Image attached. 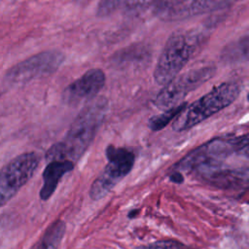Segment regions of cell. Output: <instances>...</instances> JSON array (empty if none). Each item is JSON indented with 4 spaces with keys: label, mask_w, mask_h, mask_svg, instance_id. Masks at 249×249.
Here are the masks:
<instances>
[{
    "label": "cell",
    "mask_w": 249,
    "mask_h": 249,
    "mask_svg": "<svg viewBox=\"0 0 249 249\" xmlns=\"http://www.w3.org/2000/svg\"><path fill=\"white\" fill-rule=\"evenodd\" d=\"M169 179H170V181H172L173 183H176V184H181L184 181V177H183L182 173L180 171H176V170H173L171 172V174L169 175Z\"/></svg>",
    "instance_id": "e0dca14e"
},
{
    "label": "cell",
    "mask_w": 249,
    "mask_h": 249,
    "mask_svg": "<svg viewBox=\"0 0 249 249\" xmlns=\"http://www.w3.org/2000/svg\"><path fill=\"white\" fill-rule=\"evenodd\" d=\"M64 61V54L58 51H45L34 54L7 70L3 85L13 89L29 83L32 80L53 74Z\"/></svg>",
    "instance_id": "277c9868"
},
{
    "label": "cell",
    "mask_w": 249,
    "mask_h": 249,
    "mask_svg": "<svg viewBox=\"0 0 249 249\" xmlns=\"http://www.w3.org/2000/svg\"><path fill=\"white\" fill-rule=\"evenodd\" d=\"M247 100L249 101V92H248V94H247Z\"/></svg>",
    "instance_id": "603a6c76"
},
{
    "label": "cell",
    "mask_w": 249,
    "mask_h": 249,
    "mask_svg": "<svg viewBox=\"0 0 249 249\" xmlns=\"http://www.w3.org/2000/svg\"><path fill=\"white\" fill-rule=\"evenodd\" d=\"M105 80V74L101 69H89L64 89L62 101L68 106L90 102L104 87Z\"/></svg>",
    "instance_id": "30bf717a"
},
{
    "label": "cell",
    "mask_w": 249,
    "mask_h": 249,
    "mask_svg": "<svg viewBox=\"0 0 249 249\" xmlns=\"http://www.w3.org/2000/svg\"><path fill=\"white\" fill-rule=\"evenodd\" d=\"M245 174H246V175H247V176H248V177H249V169H248V170H246V172H245Z\"/></svg>",
    "instance_id": "7402d4cb"
},
{
    "label": "cell",
    "mask_w": 249,
    "mask_h": 249,
    "mask_svg": "<svg viewBox=\"0 0 249 249\" xmlns=\"http://www.w3.org/2000/svg\"><path fill=\"white\" fill-rule=\"evenodd\" d=\"M108 107V101L104 97L89 102L75 118L63 140L47 151L46 160L77 161L93 141L107 115Z\"/></svg>",
    "instance_id": "6da1fadb"
},
{
    "label": "cell",
    "mask_w": 249,
    "mask_h": 249,
    "mask_svg": "<svg viewBox=\"0 0 249 249\" xmlns=\"http://www.w3.org/2000/svg\"><path fill=\"white\" fill-rule=\"evenodd\" d=\"M215 71L216 68L213 65L201 64L179 74L159 91L155 98L156 107L165 111L181 104L188 93L212 78Z\"/></svg>",
    "instance_id": "5b68a950"
},
{
    "label": "cell",
    "mask_w": 249,
    "mask_h": 249,
    "mask_svg": "<svg viewBox=\"0 0 249 249\" xmlns=\"http://www.w3.org/2000/svg\"><path fill=\"white\" fill-rule=\"evenodd\" d=\"M134 249H186V246L176 240H160L150 244L141 245Z\"/></svg>",
    "instance_id": "2e32d148"
},
{
    "label": "cell",
    "mask_w": 249,
    "mask_h": 249,
    "mask_svg": "<svg viewBox=\"0 0 249 249\" xmlns=\"http://www.w3.org/2000/svg\"><path fill=\"white\" fill-rule=\"evenodd\" d=\"M201 42V35L195 30H178L167 39L156 64L154 79L165 86L177 77L195 54Z\"/></svg>",
    "instance_id": "7a4b0ae2"
},
{
    "label": "cell",
    "mask_w": 249,
    "mask_h": 249,
    "mask_svg": "<svg viewBox=\"0 0 249 249\" xmlns=\"http://www.w3.org/2000/svg\"><path fill=\"white\" fill-rule=\"evenodd\" d=\"M240 154H243V155H245L246 157H248L249 158V145L245 148V149H243L242 151H241V153Z\"/></svg>",
    "instance_id": "ffe728a7"
},
{
    "label": "cell",
    "mask_w": 249,
    "mask_h": 249,
    "mask_svg": "<svg viewBox=\"0 0 249 249\" xmlns=\"http://www.w3.org/2000/svg\"><path fill=\"white\" fill-rule=\"evenodd\" d=\"M238 148V137L215 138L188 153L174 164L172 169L181 172L214 166L231 154L237 153Z\"/></svg>",
    "instance_id": "52a82bcc"
},
{
    "label": "cell",
    "mask_w": 249,
    "mask_h": 249,
    "mask_svg": "<svg viewBox=\"0 0 249 249\" xmlns=\"http://www.w3.org/2000/svg\"><path fill=\"white\" fill-rule=\"evenodd\" d=\"M149 0H128V3H132V4H142L145 3Z\"/></svg>",
    "instance_id": "d6986e66"
},
{
    "label": "cell",
    "mask_w": 249,
    "mask_h": 249,
    "mask_svg": "<svg viewBox=\"0 0 249 249\" xmlns=\"http://www.w3.org/2000/svg\"><path fill=\"white\" fill-rule=\"evenodd\" d=\"M75 1H76V2H80V3H81V2H87L88 0H75Z\"/></svg>",
    "instance_id": "44dd1931"
},
{
    "label": "cell",
    "mask_w": 249,
    "mask_h": 249,
    "mask_svg": "<svg viewBox=\"0 0 249 249\" xmlns=\"http://www.w3.org/2000/svg\"><path fill=\"white\" fill-rule=\"evenodd\" d=\"M234 0H158L154 7L157 17L162 20H181L221 10Z\"/></svg>",
    "instance_id": "9c48e42d"
},
{
    "label": "cell",
    "mask_w": 249,
    "mask_h": 249,
    "mask_svg": "<svg viewBox=\"0 0 249 249\" xmlns=\"http://www.w3.org/2000/svg\"><path fill=\"white\" fill-rule=\"evenodd\" d=\"M40 157L34 152L23 153L6 163L0 172L1 205L11 200L35 173Z\"/></svg>",
    "instance_id": "ba28073f"
},
{
    "label": "cell",
    "mask_w": 249,
    "mask_h": 249,
    "mask_svg": "<svg viewBox=\"0 0 249 249\" xmlns=\"http://www.w3.org/2000/svg\"><path fill=\"white\" fill-rule=\"evenodd\" d=\"M73 168L74 162L71 160L49 161L42 174L43 186L39 192L40 198L42 200L49 199L54 193L60 179Z\"/></svg>",
    "instance_id": "8fae6325"
},
{
    "label": "cell",
    "mask_w": 249,
    "mask_h": 249,
    "mask_svg": "<svg viewBox=\"0 0 249 249\" xmlns=\"http://www.w3.org/2000/svg\"><path fill=\"white\" fill-rule=\"evenodd\" d=\"M222 57L228 62H241L249 60V34L230 44L223 51Z\"/></svg>",
    "instance_id": "4fadbf2b"
},
{
    "label": "cell",
    "mask_w": 249,
    "mask_h": 249,
    "mask_svg": "<svg viewBox=\"0 0 249 249\" xmlns=\"http://www.w3.org/2000/svg\"><path fill=\"white\" fill-rule=\"evenodd\" d=\"M239 93V86L233 82H225L214 87L209 92L186 106L173 121V130L182 132L191 129L230 106L235 101Z\"/></svg>",
    "instance_id": "3957f363"
},
{
    "label": "cell",
    "mask_w": 249,
    "mask_h": 249,
    "mask_svg": "<svg viewBox=\"0 0 249 249\" xmlns=\"http://www.w3.org/2000/svg\"><path fill=\"white\" fill-rule=\"evenodd\" d=\"M186 103H181L168 110L162 111V113L151 117L148 121V126L153 131H159L165 127L171 121H174L176 117L186 108Z\"/></svg>",
    "instance_id": "5bb4252c"
},
{
    "label": "cell",
    "mask_w": 249,
    "mask_h": 249,
    "mask_svg": "<svg viewBox=\"0 0 249 249\" xmlns=\"http://www.w3.org/2000/svg\"><path fill=\"white\" fill-rule=\"evenodd\" d=\"M106 158L108 163L89 189V197L94 201L105 197L130 172L135 160L132 151L113 145L107 147Z\"/></svg>",
    "instance_id": "8992f818"
},
{
    "label": "cell",
    "mask_w": 249,
    "mask_h": 249,
    "mask_svg": "<svg viewBox=\"0 0 249 249\" xmlns=\"http://www.w3.org/2000/svg\"><path fill=\"white\" fill-rule=\"evenodd\" d=\"M138 212H139V210L138 209H133V210H131V211H129V213L127 214V217L129 218V219H131V218H134L137 214H138Z\"/></svg>",
    "instance_id": "ac0fdd59"
},
{
    "label": "cell",
    "mask_w": 249,
    "mask_h": 249,
    "mask_svg": "<svg viewBox=\"0 0 249 249\" xmlns=\"http://www.w3.org/2000/svg\"><path fill=\"white\" fill-rule=\"evenodd\" d=\"M65 229L63 221L53 222L30 249H57L64 236Z\"/></svg>",
    "instance_id": "7c38bea8"
},
{
    "label": "cell",
    "mask_w": 249,
    "mask_h": 249,
    "mask_svg": "<svg viewBox=\"0 0 249 249\" xmlns=\"http://www.w3.org/2000/svg\"><path fill=\"white\" fill-rule=\"evenodd\" d=\"M124 3H128V0H99L96 7V16L99 18L108 17Z\"/></svg>",
    "instance_id": "9a60e30c"
}]
</instances>
